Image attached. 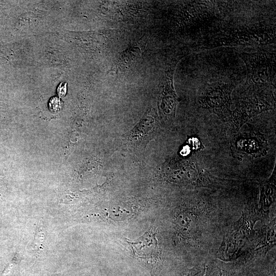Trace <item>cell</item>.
Masks as SVG:
<instances>
[{
    "instance_id": "6",
    "label": "cell",
    "mask_w": 276,
    "mask_h": 276,
    "mask_svg": "<svg viewBox=\"0 0 276 276\" xmlns=\"http://www.w3.org/2000/svg\"><path fill=\"white\" fill-rule=\"evenodd\" d=\"M44 232L42 229H38L37 231L36 232L34 243L33 244L34 248H37L39 247L41 244H42L44 241Z\"/></svg>"
},
{
    "instance_id": "1",
    "label": "cell",
    "mask_w": 276,
    "mask_h": 276,
    "mask_svg": "<svg viewBox=\"0 0 276 276\" xmlns=\"http://www.w3.org/2000/svg\"><path fill=\"white\" fill-rule=\"evenodd\" d=\"M240 56L247 69L246 84L260 85L271 83L275 75V54L242 53Z\"/></svg>"
},
{
    "instance_id": "4",
    "label": "cell",
    "mask_w": 276,
    "mask_h": 276,
    "mask_svg": "<svg viewBox=\"0 0 276 276\" xmlns=\"http://www.w3.org/2000/svg\"><path fill=\"white\" fill-rule=\"evenodd\" d=\"M176 62L173 63L165 71L163 78V85L160 95V108L167 116H175L178 100L175 93L173 76Z\"/></svg>"
},
{
    "instance_id": "3",
    "label": "cell",
    "mask_w": 276,
    "mask_h": 276,
    "mask_svg": "<svg viewBox=\"0 0 276 276\" xmlns=\"http://www.w3.org/2000/svg\"><path fill=\"white\" fill-rule=\"evenodd\" d=\"M126 240L135 257L146 261L153 268H159L162 261V251L154 229H149L134 241Z\"/></svg>"
},
{
    "instance_id": "8",
    "label": "cell",
    "mask_w": 276,
    "mask_h": 276,
    "mask_svg": "<svg viewBox=\"0 0 276 276\" xmlns=\"http://www.w3.org/2000/svg\"><path fill=\"white\" fill-rule=\"evenodd\" d=\"M66 83L62 82L58 85L57 91L59 97H64L66 94Z\"/></svg>"
},
{
    "instance_id": "5",
    "label": "cell",
    "mask_w": 276,
    "mask_h": 276,
    "mask_svg": "<svg viewBox=\"0 0 276 276\" xmlns=\"http://www.w3.org/2000/svg\"><path fill=\"white\" fill-rule=\"evenodd\" d=\"M142 53V50L139 47L130 46L120 54L110 71L118 72L129 69L140 58Z\"/></svg>"
},
{
    "instance_id": "2",
    "label": "cell",
    "mask_w": 276,
    "mask_h": 276,
    "mask_svg": "<svg viewBox=\"0 0 276 276\" xmlns=\"http://www.w3.org/2000/svg\"><path fill=\"white\" fill-rule=\"evenodd\" d=\"M234 85L228 82H216L209 85L199 99V104L219 115L229 111L231 93Z\"/></svg>"
},
{
    "instance_id": "10",
    "label": "cell",
    "mask_w": 276,
    "mask_h": 276,
    "mask_svg": "<svg viewBox=\"0 0 276 276\" xmlns=\"http://www.w3.org/2000/svg\"><path fill=\"white\" fill-rule=\"evenodd\" d=\"M245 276H253L251 273H248Z\"/></svg>"
},
{
    "instance_id": "7",
    "label": "cell",
    "mask_w": 276,
    "mask_h": 276,
    "mask_svg": "<svg viewBox=\"0 0 276 276\" xmlns=\"http://www.w3.org/2000/svg\"><path fill=\"white\" fill-rule=\"evenodd\" d=\"M50 108L54 111L59 110L61 107L60 99L57 98H53L49 103Z\"/></svg>"
},
{
    "instance_id": "9",
    "label": "cell",
    "mask_w": 276,
    "mask_h": 276,
    "mask_svg": "<svg viewBox=\"0 0 276 276\" xmlns=\"http://www.w3.org/2000/svg\"><path fill=\"white\" fill-rule=\"evenodd\" d=\"M200 272L198 269L193 268L179 276H198Z\"/></svg>"
}]
</instances>
